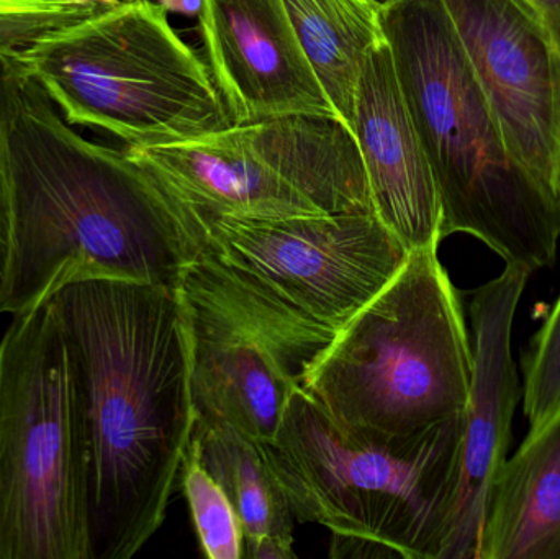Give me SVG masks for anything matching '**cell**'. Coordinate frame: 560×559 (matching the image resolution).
Listing matches in <instances>:
<instances>
[{"label":"cell","instance_id":"11","mask_svg":"<svg viewBox=\"0 0 560 559\" xmlns=\"http://www.w3.org/2000/svg\"><path fill=\"white\" fill-rule=\"evenodd\" d=\"M529 275L516 266L470 292L474 368L464 409L459 481L440 559H480L493 485L509 458L520 399L513 322Z\"/></svg>","mask_w":560,"mask_h":559},{"label":"cell","instance_id":"4","mask_svg":"<svg viewBox=\"0 0 560 559\" xmlns=\"http://www.w3.org/2000/svg\"><path fill=\"white\" fill-rule=\"evenodd\" d=\"M472 368L459 292L431 246L408 252L300 387L345 435L390 442L464 414Z\"/></svg>","mask_w":560,"mask_h":559},{"label":"cell","instance_id":"18","mask_svg":"<svg viewBox=\"0 0 560 559\" xmlns=\"http://www.w3.org/2000/svg\"><path fill=\"white\" fill-rule=\"evenodd\" d=\"M282 2L329 102L352 130L355 91L365 59L387 42L384 10L371 0Z\"/></svg>","mask_w":560,"mask_h":559},{"label":"cell","instance_id":"22","mask_svg":"<svg viewBox=\"0 0 560 559\" xmlns=\"http://www.w3.org/2000/svg\"><path fill=\"white\" fill-rule=\"evenodd\" d=\"M19 66L10 56H0V294L5 282L12 232V200H10L9 128L13 97L19 84Z\"/></svg>","mask_w":560,"mask_h":559},{"label":"cell","instance_id":"17","mask_svg":"<svg viewBox=\"0 0 560 559\" xmlns=\"http://www.w3.org/2000/svg\"><path fill=\"white\" fill-rule=\"evenodd\" d=\"M200 462L222 486L245 532V558L293 559V514L258 443L222 423L196 420Z\"/></svg>","mask_w":560,"mask_h":559},{"label":"cell","instance_id":"8","mask_svg":"<svg viewBox=\"0 0 560 559\" xmlns=\"http://www.w3.org/2000/svg\"><path fill=\"white\" fill-rule=\"evenodd\" d=\"M196 420L255 443L278 433L293 389L335 340L325 327L197 256L179 284Z\"/></svg>","mask_w":560,"mask_h":559},{"label":"cell","instance_id":"3","mask_svg":"<svg viewBox=\"0 0 560 559\" xmlns=\"http://www.w3.org/2000/svg\"><path fill=\"white\" fill-rule=\"evenodd\" d=\"M384 26L440 194L443 238L474 236L529 276L555 265L560 199L510 148L444 3L405 0Z\"/></svg>","mask_w":560,"mask_h":559},{"label":"cell","instance_id":"9","mask_svg":"<svg viewBox=\"0 0 560 559\" xmlns=\"http://www.w3.org/2000/svg\"><path fill=\"white\" fill-rule=\"evenodd\" d=\"M183 217L197 256L335 330L394 279L408 256L375 213L242 219L183 210Z\"/></svg>","mask_w":560,"mask_h":559},{"label":"cell","instance_id":"15","mask_svg":"<svg viewBox=\"0 0 560 559\" xmlns=\"http://www.w3.org/2000/svg\"><path fill=\"white\" fill-rule=\"evenodd\" d=\"M230 133L323 213H375L358 138L341 118L285 115Z\"/></svg>","mask_w":560,"mask_h":559},{"label":"cell","instance_id":"10","mask_svg":"<svg viewBox=\"0 0 560 559\" xmlns=\"http://www.w3.org/2000/svg\"><path fill=\"white\" fill-rule=\"evenodd\" d=\"M515 156L560 199V43L522 0H441Z\"/></svg>","mask_w":560,"mask_h":559},{"label":"cell","instance_id":"14","mask_svg":"<svg viewBox=\"0 0 560 559\" xmlns=\"http://www.w3.org/2000/svg\"><path fill=\"white\" fill-rule=\"evenodd\" d=\"M125 151L190 216L282 219L323 213L238 143L230 128L199 140Z\"/></svg>","mask_w":560,"mask_h":559},{"label":"cell","instance_id":"5","mask_svg":"<svg viewBox=\"0 0 560 559\" xmlns=\"http://www.w3.org/2000/svg\"><path fill=\"white\" fill-rule=\"evenodd\" d=\"M463 430L460 414L407 439H351L299 386L275 439L258 445L296 521L375 541L397 558L440 559Z\"/></svg>","mask_w":560,"mask_h":559},{"label":"cell","instance_id":"21","mask_svg":"<svg viewBox=\"0 0 560 559\" xmlns=\"http://www.w3.org/2000/svg\"><path fill=\"white\" fill-rule=\"evenodd\" d=\"M560 403V294L525 358L523 409L529 427L538 426Z\"/></svg>","mask_w":560,"mask_h":559},{"label":"cell","instance_id":"24","mask_svg":"<svg viewBox=\"0 0 560 559\" xmlns=\"http://www.w3.org/2000/svg\"><path fill=\"white\" fill-rule=\"evenodd\" d=\"M160 3L167 13H179V15L199 19L202 13V0H154Z\"/></svg>","mask_w":560,"mask_h":559},{"label":"cell","instance_id":"20","mask_svg":"<svg viewBox=\"0 0 560 559\" xmlns=\"http://www.w3.org/2000/svg\"><path fill=\"white\" fill-rule=\"evenodd\" d=\"M85 0H0V56H13L48 33L105 12Z\"/></svg>","mask_w":560,"mask_h":559},{"label":"cell","instance_id":"23","mask_svg":"<svg viewBox=\"0 0 560 559\" xmlns=\"http://www.w3.org/2000/svg\"><path fill=\"white\" fill-rule=\"evenodd\" d=\"M522 2H525L541 19L560 43V0H522Z\"/></svg>","mask_w":560,"mask_h":559},{"label":"cell","instance_id":"7","mask_svg":"<svg viewBox=\"0 0 560 559\" xmlns=\"http://www.w3.org/2000/svg\"><path fill=\"white\" fill-rule=\"evenodd\" d=\"M0 559H91L88 443L51 301L0 340Z\"/></svg>","mask_w":560,"mask_h":559},{"label":"cell","instance_id":"19","mask_svg":"<svg viewBox=\"0 0 560 559\" xmlns=\"http://www.w3.org/2000/svg\"><path fill=\"white\" fill-rule=\"evenodd\" d=\"M184 492L192 512L197 537L210 559L245 558V532L235 508L222 486L200 462L194 435L179 469Z\"/></svg>","mask_w":560,"mask_h":559},{"label":"cell","instance_id":"25","mask_svg":"<svg viewBox=\"0 0 560 559\" xmlns=\"http://www.w3.org/2000/svg\"><path fill=\"white\" fill-rule=\"evenodd\" d=\"M375 5L381 7L384 12H387L392 7L398 5V3L405 2V0H371Z\"/></svg>","mask_w":560,"mask_h":559},{"label":"cell","instance_id":"6","mask_svg":"<svg viewBox=\"0 0 560 559\" xmlns=\"http://www.w3.org/2000/svg\"><path fill=\"white\" fill-rule=\"evenodd\" d=\"M72 127L127 147L199 140L233 127L209 65L154 0H125L10 56Z\"/></svg>","mask_w":560,"mask_h":559},{"label":"cell","instance_id":"1","mask_svg":"<svg viewBox=\"0 0 560 559\" xmlns=\"http://www.w3.org/2000/svg\"><path fill=\"white\" fill-rule=\"evenodd\" d=\"M49 301L84 422L91 559H128L163 525L196 426L179 289L97 279Z\"/></svg>","mask_w":560,"mask_h":559},{"label":"cell","instance_id":"13","mask_svg":"<svg viewBox=\"0 0 560 559\" xmlns=\"http://www.w3.org/2000/svg\"><path fill=\"white\" fill-rule=\"evenodd\" d=\"M368 173L375 216L407 248L443 242L440 194L408 110L387 42L368 56L352 125Z\"/></svg>","mask_w":560,"mask_h":559},{"label":"cell","instance_id":"2","mask_svg":"<svg viewBox=\"0 0 560 559\" xmlns=\"http://www.w3.org/2000/svg\"><path fill=\"white\" fill-rule=\"evenodd\" d=\"M9 163L12 232L0 315L32 311L74 282L179 289L197 249L176 200L127 151L78 133L22 71Z\"/></svg>","mask_w":560,"mask_h":559},{"label":"cell","instance_id":"12","mask_svg":"<svg viewBox=\"0 0 560 559\" xmlns=\"http://www.w3.org/2000/svg\"><path fill=\"white\" fill-rule=\"evenodd\" d=\"M202 3L199 20L207 65L233 125L300 114L339 117L282 0Z\"/></svg>","mask_w":560,"mask_h":559},{"label":"cell","instance_id":"16","mask_svg":"<svg viewBox=\"0 0 560 559\" xmlns=\"http://www.w3.org/2000/svg\"><path fill=\"white\" fill-rule=\"evenodd\" d=\"M480 559H560V403L506 458Z\"/></svg>","mask_w":560,"mask_h":559}]
</instances>
